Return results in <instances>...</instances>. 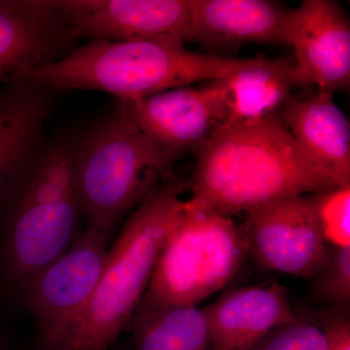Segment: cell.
Returning a JSON list of instances; mask_svg holds the SVG:
<instances>
[{
  "label": "cell",
  "mask_w": 350,
  "mask_h": 350,
  "mask_svg": "<svg viewBox=\"0 0 350 350\" xmlns=\"http://www.w3.org/2000/svg\"><path fill=\"white\" fill-rule=\"evenodd\" d=\"M196 152L192 199L229 217L285 198L342 187L301 148L276 113L221 124Z\"/></svg>",
  "instance_id": "cell-1"
},
{
  "label": "cell",
  "mask_w": 350,
  "mask_h": 350,
  "mask_svg": "<svg viewBox=\"0 0 350 350\" xmlns=\"http://www.w3.org/2000/svg\"><path fill=\"white\" fill-rule=\"evenodd\" d=\"M178 38L94 40L62 59L41 64L24 79L48 90L105 92L133 103L193 83L231 75L251 59L202 54Z\"/></svg>",
  "instance_id": "cell-2"
},
{
  "label": "cell",
  "mask_w": 350,
  "mask_h": 350,
  "mask_svg": "<svg viewBox=\"0 0 350 350\" xmlns=\"http://www.w3.org/2000/svg\"><path fill=\"white\" fill-rule=\"evenodd\" d=\"M185 190L183 182L167 179L131 214L108 250L91 301L59 350H111L148 287L163 241L185 206Z\"/></svg>",
  "instance_id": "cell-3"
},
{
  "label": "cell",
  "mask_w": 350,
  "mask_h": 350,
  "mask_svg": "<svg viewBox=\"0 0 350 350\" xmlns=\"http://www.w3.org/2000/svg\"><path fill=\"white\" fill-rule=\"evenodd\" d=\"M75 150L88 226L109 237L126 214L167 180L178 160L138 126L126 103L75 140Z\"/></svg>",
  "instance_id": "cell-4"
},
{
  "label": "cell",
  "mask_w": 350,
  "mask_h": 350,
  "mask_svg": "<svg viewBox=\"0 0 350 350\" xmlns=\"http://www.w3.org/2000/svg\"><path fill=\"white\" fill-rule=\"evenodd\" d=\"M245 243L229 216L191 198L163 241L135 313L197 308L238 273Z\"/></svg>",
  "instance_id": "cell-5"
},
{
  "label": "cell",
  "mask_w": 350,
  "mask_h": 350,
  "mask_svg": "<svg viewBox=\"0 0 350 350\" xmlns=\"http://www.w3.org/2000/svg\"><path fill=\"white\" fill-rule=\"evenodd\" d=\"M109 238L88 226L63 255L25 285L23 292L43 350L59 349L91 301L107 265Z\"/></svg>",
  "instance_id": "cell-6"
},
{
  "label": "cell",
  "mask_w": 350,
  "mask_h": 350,
  "mask_svg": "<svg viewBox=\"0 0 350 350\" xmlns=\"http://www.w3.org/2000/svg\"><path fill=\"white\" fill-rule=\"evenodd\" d=\"M81 198L33 204L6 202L0 208V271L24 290L41 269L75 243Z\"/></svg>",
  "instance_id": "cell-7"
},
{
  "label": "cell",
  "mask_w": 350,
  "mask_h": 350,
  "mask_svg": "<svg viewBox=\"0 0 350 350\" xmlns=\"http://www.w3.org/2000/svg\"><path fill=\"white\" fill-rule=\"evenodd\" d=\"M241 232L246 250L271 271L310 278L328 260L312 195L285 198L253 209Z\"/></svg>",
  "instance_id": "cell-8"
},
{
  "label": "cell",
  "mask_w": 350,
  "mask_h": 350,
  "mask_svg": "<svg viewBox=\"0 0 350 350\" xmlns=\"http://www.w3.org/2000/svg\"><path fill=\"white\" fill-rule=\"evenodd\" d=\"M282 43L294 49V85L334 93L350 83V23L340 3L304 0L288 10Z\"/></svg>",
  "instance_id": "cell-9"
},
{
  "label": "cell",
  "mask_w": 350,
  "mask_h": 350,
  "mask_svg": "<svg viewBox=\"0 0 350 350\" xmlns=\"http://www.w3.org/2000/svg\"><path fill=\"white\" fill-rule=\"evenodd\" d=\"M71 38L191 39L192 0H55Z\"/></svg>",
  "instance_id": "cell-10"
},
{
  "label": "cell",
  "mask_w": 350,
  "mask_h": 350,
  "mask_svg": "<svg viewBox=\"0 0 350 350\" xmlns=\"http://www.w3.org/2000/svg\"><path fill=\"white\" fill-rule=\"evenodd\" d=\"M135 123L165 152L180 158L197 150L222 124L220 100L213 83L180 87L126 103Z\"/></svg>",
  "instance_id": "cell-11"
},
{
  "label": "cell",
  "mask_w": 350,
  "mask_h": 350,
  "mask_svg": "<svg viewBox=\"0 0 350 350\" xmlns=\"http://www.w3.org/2000/svg\"><path fill=\"white\" fill-rule=\"evenodd\" d=\"M69 39L54 1L0 0V83L21 81L55 57Z\"/></svg>",
  "instance_id": "cell-12"
},
{
  "label": "cell",
  "mask_w": 350,
  "mask_h": 350,
  "mask_svg": "<svg viewBox=\"0 0 350 350\" xmlns=\"http://www.w3.org/2000/svg\"><path fill=\"white\" fill-rule=\"evenodd\" d=\"M211 335V350H251L269 333L298 317L278 283L232 290L202 308Z\"/></svg>",
  "instance_id": "cell-13"
},
{
  "label": "cell",
  "mask_w": 350,
  "mask_h": 350,
  "mask_svg": "<svg viewBox=\"0 0 350 350\" xmlns=\"http://www.w3.org/2000/svg\"><path fill=\"white\" fill-rule=\"evenodd\" d=\"M51 107L49 90L29 80L0 94V208L43 150Z\"/></svg>",
  "instance_id": "cell-14"
},
{
  "label": "cell",
  "mask_w": 350,
  "mask_h": 350,
  "mask_svg": "<svg viewBox=\"0 0 350 350\" xmlns=\"http://www.w3.org/2000/svg\"><path fill=\"white\" fill-rule=\"evenodd\" d=\"M282 121L313 160L345 187L350 182V124L332 92L319 90L306 100L290 96Z\"/></svg>",
  "instance_id": "cell-15"
},
{
  "label": "cell",
  "mask_w": 350,
  "mask_h": 350,
  "mask_svg": "<svg viewBox=\"0 0 350 350\" xmlns=\"http://www.w3.org/2000/svg\"><path fill=\"white\" fill-rule=\"evenodd\" d=\"M287 9L267 0H192L190 41L282 43Z\"/></svg>",
  "instance_id": "cell-16"
},
{
  "label": "cell",
  "mask_w": 350,
  "mask_h": 350,
  "mask_svg": "<svg viewBox=\"0 0 350 350\" xmlns=\"http://www.w3.org/2000/svg\"><path fill=\"white\" fill-rule=\"evenodd\" d=\"M294 59L259 56L231 75L211 81L220 100L222 124L257 121L275 114L290 98Z\"/></svg>",
  "instance_id": "cell-17"
},
{
  "label": "cell",
  "mask_w": 350,
  "mask_h": 350,
  "mask_svg": "<svg viewBox=\"0 0 350 350\" xmlns=\"http://www.w3.org/2000/svg\"><path fill=\"white\" fill-rule=\"evenodd\" d=\"M131 324L135 350H211L206 314L198 306L135 313Z\"/></svg>",
  "instance_id": "cell-18"
},
{
  "label": "cell",
  "mask_w": 350,
  "mask_h": 350,
  "mask_svg": "<svg viewBox=\"0 0 350 350\" xmlns=\"http://www.w3.org/2000/svg\"><path fill=\"white\" fill-rule=\"evenodd\" d=\"M322 234L336 247L350 246V185L312 195Z\"/></svg>",
  "instance_id": "cell-19"
},
{
  "label": "cell",
  "mask_w": 350,
  "mask_h": 350,
  "mask_svg": "<svg viewBox=\"0 0 350 350\" xmlns=\"http://www.w3.org/2000/svg\"><path fill=\"white\" fill-rule=\"evenodd\" d=\"M324 330L298 319L269 333L251 350H326Z\"/></svg>",
  "instance_id": "cell-20"
},
{
  "label": "cell",
  "mask_w": 350,
  "mask_h": 350,
  "mask_svg": "<svg viewBox=\"0 0 350 350\" xmlns=\"http://www.w3.org/2000/svg\"><path fill=\"white\" fill-rule=\"evenodd\" d=\"M322 294L332 301H349L350 297V246L336 247L320 283Z\"/></svg>",
  "instance_id": "cell-21"
},
{
  "label": "cell",
  "mask_w": 350,
  "mask_h": 350,
  "mask_svg": "<svg viewBox=\"0 0 350 350\" xmlns=\"http://www.w3.org/2000/svg\"><path fill=\"white\" fill-rule=\"evenodd\" d=\"M326 350H350V325L345 319H335L324 329Z\"/></svg>",
  "instance_id": "cell-22"
},
{
  "label": "cell",
  "mask_w": 350,
  "mask_h": 350,
  "mask_svg": "<svg viewBox=\"0 0 350 350\" xmlns=\"http://www.w3.org/2000/svg\"><path fill=\"white\" fill-rule=\"evenodd\" d=\"M0 350H3V345L1 344V340H0Z\"/></svg>",
  "instance_id": "cell-23"
}]
</instances>
